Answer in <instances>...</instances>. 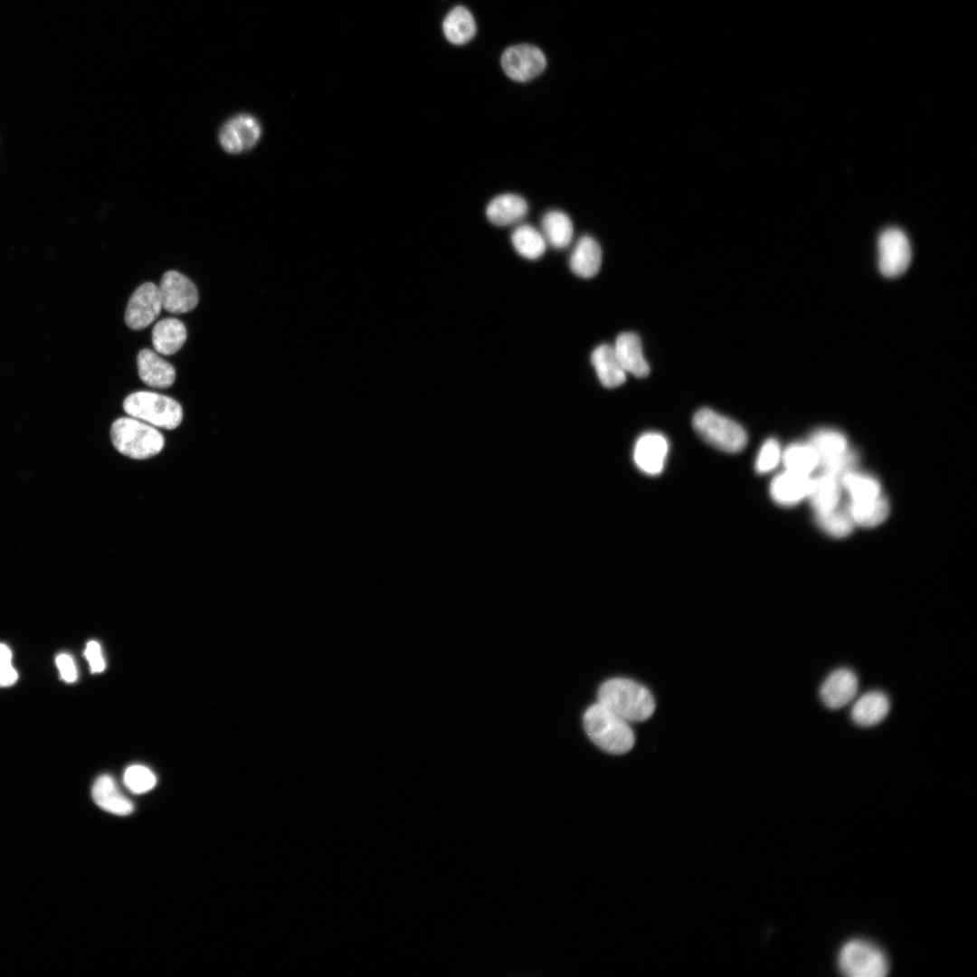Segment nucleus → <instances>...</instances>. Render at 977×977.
<instances>
[{"label":"nucleus","instance_id":"obj_28","mask_svg":"<svg viewBox=\"0 0 977 977\" xmlns=\"http://www.w3.org/2000/svg\"><path fill=\"white\" fill-rule=\"evenodd\" d=\"M511 242L517 252L527 260H537L545 251L546 242L541 232L530 224H520L511 234Z\"/></svg>","mask_w":977,"mask_h":977},{"label":"nucleus","instance_id":"obj_14","mask_svg":"<svg viewBox=\"0 0 977 977\" xmlns=\"http://www.w3.org/2000/svg\"><path fill=\"white\" fill-rule=\"evenodd\" d=\"M811 486V477L785 470L772 480L770 495L781 506H794L808 497Z\"/></svg>","mask_w":977,"mask_h":977},{"label":"nucleus","instance_id":"obj_3","mask_svg":"<svg viewBox=\"0 0 977 977\" xmlns=\"http://www.w3.org/2000/svg\"><path fill=\"white\" fill-rule=\"evenodd\" d=\"M110 438L120 454L133 460L152 458L165 446V438L157 428L131 416L114 421Z\"/></svg>","mask_w":977,"mask_h":977},{"label":"nucleus","instance_id":"obj_10","mask_svg":"<svg viewBox=\"0 0 977 977\" xmlns=\"http://www.w3.org/2000/svg\"><path fill=\"white\" fill-rule=\"evenodd\" d=\"M261 135V128L258 119L242 113L232 117L222 126L219 141L226 152L238 154L251 149Z\"/></svg>","mask_w":977,"mask_h":977},{"label":"nucleus","instance_id":"obj_34","mask_svg":"<svg viewBox=\"0 0 977 977\" xmlns=\"http://www.w3.org/2000/svg\"><path fill=\"white\" fill-rule=\"evenodd\" d=\"M782 449L775 439H768L762 445L755 460V470L760 474L767 473L782 461Z\"/></svg>","mask_w":977,"mask_h":977},{"label":"nucleus","instance_id":"obj_13","mask_svg":"<svg viewBox=\"0 0 977 977\" xmlns=\"http://www.w3.org/2000/svg\"><path fill=\"white\" fill-rule=\"evenodd\" d=\"M857 690V676L852 670L842 668L834 670L825 679L820 689V697L826 707L837 709L848 704Z\"/></svg>","mask_w":977,"mask_h":977},{"label":"nucleus","instance_id":"obj_32","mask_svg":"<svg viewBox=\"0 0 977 977\" xmlns=\"http://www.w3.org/2000/svg\"><path fill=\"white\" fill-rule=\"evenodd\" d=\"M123 782L130 792L141 794L155 787L157 778L154 773L147 766L133 764L125 770Z\"/></svg>","mask_w":977,"mask_h":977},{"label":"nucleus","instance_id":"obj_23","mask_svg":"<svg viewBox=\"0 0 977 977\" xmlns=\"http://www.w3.org/2000/svg\"><path fill=\"white\" fill-rule=\"evenodd\" d=\"M889 711V700L887 697L878 691L864 694L859 697L851 709V718L858 726H871L880 721Z\"/></svg>","mask_w":977,"mask_h":977},{"label":"nucleus","instance_id":"obj_27","mask_svg":"<svg viewBox=\"0 0 977 977\" xmlns=\"http://www.w3.org/2000/svg\"><path fill=\"white\" fill-rule=\"evenodd\" d=\"M782 462L786 470L810 476L818 469L820 457L809 442L792 443L782 452Z\"/></svg>","mask_w":977,"mask_h":977},{"label":"nucleus","instance_id":"obj_25","mask_svg":"<svg viewBox=\"0 0 977 977\" xmlns=\"http://www.w3.org/2000/svg\"><path fill=\"white\" fill-rule=\"evenodd\" d=\"M847 507L855 525L863 527L882 524L890 513L889 502L882 494L870 499L849 501Z\"/></svg>","mask_w":977,"mask_h":977},{"label":"nucleus","instance_id":"obj_37","mask_svg":"<svg viewBox=\"0 0 977 977\" xmlns=\"http://www.w3.org/2000/svg\"><path fill=\"white\" fill-rule=\"evenodd\" d=\"M56 665L60 671L61 678L65 682H74L77 679V669L73 659L65 653H62L56 658Z\"/></svg>","mask_w":977,"mask_h":977},{"label":"nucleus","instance_id":"obj_24","mask_svg":"<svg viewBox=\"0 0 977 977\" xmlns=\"http://www.w3.org/2000/svg\"><path fill=\"white\" fill-rule=\"evenodd\" d=\"M541 232L553 248H566L574 236V225L570 217L560 210L546 212L541 220Z\"/></svg>","mask_w":977,"mask_h":977},{"label":"nucleus","instance_id":"obj_8","mask_svg":"<svg viewBox=\"0 0 977 977\" xmlns=\"http://www.w3.org/2000/svg\"><path fill=\"white\" fill-rule=\"evenodd\" d=\"M504 72L516 81H527L543 72L546 59L535 45L521 43L508 47L501 56Z\"/></svg>","mask_w":977,"mask_h":977},{"label":"nucleus","instance_id":"obj_31","mask_svg":"<svg viewBox=\"0 0 977 977\" xmlns=\"http://www.w3.org/2000/svg\"><path fill=\"white\" fill-rule=\"evenodd\" d=\"M808 442L817 451L820 461L839 455L849 448L847 437L833 429L817 430L810 436Z\"/></svg>","mask_w":977,"mask_h":977},{"label":"nucleus","instance_id":"obj_5","mask_svg":"<svg viewBox=\"0 0 977 977\" xmlns=\"http://www.w3.org/2000/svg\"><path fill=\"white\" fill-rule=\"evenodd\" d=\"M693 427L705 441L726 452H738L747 442L746 432L741 425L709 408L695 413Z\"/></svg>","mask_w":977,"mask_h":977},{"label":"nucleus","instance_id":"obj_26","mask_svg":"<svg viewBox=\"0 0 977 977\" xmlns=\"http://www.w3.org/2000/svg\"><path fill=\"white\" fill-rule=\"evenodd\" d=\"M476 23L471 13L464 6L452 8L445 16L442 31L447 40L453 44H464L476 33Z\"/></svg>","mask_w":977,"mask_h":977},{"label":"nucleus","instance_id":"obj_33","mask_svg":"<svg viewBox=\"0 0 977 977\" xmlns=\"http://www.w3.org/2000/svg\"><path fill=\"white\" fill-rule=\"evenodd\" d=\"M858 463V452L849 448L839 455L820 461L818 469L821 470V473L830 475L840 481L844 475L855 470Z\"/></svg>","mask_w":977,"mask_h":977},{"label":"nucleus","instance_id":"obj_6","mask_svg":"<svg viewBox=\"0 0 977 977\" xmlns=\"http://www.w3.org/2000/svg\"><path fill=\"white\" fill-rule=\"evenodd\" d=\"M838 966L843 974L850 977H883L889 970L884 952L862 939L850 940L840 948Z\"/></svg>","mask_w":977,"mask_h":977},{"label":"nucleus","instance_id":"obj_35","mask_svg":"<svg viewBox=\"0 0 977 977\" xmlns=\"http://www.w3.org/2000/svg\"><path fill=\"white\" fill-rule=\"evenodd\" d=\"M17 672L12 664L10 649L0 643V687H9L17 680Z\"/></svg>","mask_w":977,"mask_h":977},{"label":"nucleus","instance_id":"obj_36","mask_svg":"<svg viewBox=\"0 0 977 977\" xmlns=\"http://www.w3.org/2000/svg\"><path fill=\"white\" fill-rule=\"evenodd\" d=\"M84 655L92 673H99L105 669V660L100 644L95 640L87 643Z\"/></svg>","mask_w":977,"mask_h":977},{"label":"nucleus","instance_id":"obj_17","mask_svg":"<svg viewBox=\"0 0 977 977\" xmlns=\"http://www.w3.org/2000/svg\"><path fill=\"white\" fill-rule=\"evenodd\" d=\"M615 354L626 373L645 377L650 366L644 357L640 338L632 332L620 334L613 346Z\"/></svg>","mask_w":977,"mask_h":977},{"label":"nucleus","instance_id":"obj_18","mask_svg":"<svg viewBox=\"0 0 977 977\" xmlns=\"http://www.w3.org/2000/svg\"><path fill=\"white\" fill-rule=\"evenodd\" d=\"M602 265V249L591 236L583 235L574 244L569 258L571 270L577 276L589 279L595 276Z\"/></svg>","mask_w":977,"mask_h":977},{"label":"nucleus","instance_id":"obj_29","mask_svg":"<svg viewBox=\"0 0 977 977\" xmlns=\"http://www.w3.org/2000/svg\"><path fill=\"white\" fill-rule=\"evenodd\" d=\"M840 485L849 494L850 501L870 499L881 495L880 483L875 477L855 470L844 475Z\"/></svg>","mask_w":977,"mask_h":977},{"label":"nucleus","instance_id":"obj_1","mask_svg":"<svg viewBox=\"0 0 977 977\" xmlns=\"http://www.w3.org/2000/svg\"><path fill=\"white\" fill-rule=\"evenodd\" d=\"M598 702L632 722L645 721L655 710V700L650 690L629 678H614L604 681L597 692Z\"/></svg>","mask_w":977,"mask_h":977},{"label":"nucleus","instance_id":"obj_7","mask_svg":"<svg viewBox=\"0 0 977 977\" xmlns=\"http://www.w3.org/2000/svg\"><path fill=\"white\" fill-rule=\"evenodd\" d=\"M878 267L887 277L901 275L909 266L912 251L906 235L897 228L885 230L878 238Z\"/></svg>","mask_w":977,"mask_h":977},{"label":"nucleus","instance_id":"obj_15","mask_svg":"<svg viewBox=\"0 0 977 977\" xmlns=\"http://www.w3.org/2000/svg\"><path fill=\"white\" fill-rule=\"evenodd\" d=\"M137 365L140 379L148 386L167 388L175 382L174 366L150 349L145 348L138 353Z\"/></svg>","mask_w":977,"mask_h":977},{"label":"nucleus","instance_id":"obj_12","mask_svg":"<svg viewBox=\"0 0 977 977\" xmlns=\"http://www.w3.org/2000/svg\"><path fill=\"white\" fill-rule=\"evenodd\" d=\"M669 451L667 439L658 432H648L636 441L633 459L637 467L648 475L659 474Z\"/></svg>","mask_w":977,"mask_h":977},{"label":"nucleus","instance_id":"obj_4","mask_svg":"<svg viewBox=\"0 0 977 977\" xmlns=\"http://www.w3.org/2000/svg\"><path fill=\"white\" fill-rule=\"evenodd\" d=\"M125 412L131 417L156 428L175 429L182 422V406L173 398L152 392L130 394L123 402Z\"/></svg>","mask_w":977,"mask_h":977},{"label":"nucleus","instance_id":"obj_9","mask_svg":"<svg viewBox=\"0 0 977 977\" xmlns=\"http://www.w3.org/2000/svg\"><path fill=\"white\" fill-rule=\"evenodd\" d=\"M162 308L174 314L194 309L198 303V291L194 284L176 270L166 272L158 287Z\"/></svg>","mask_w":977,"mask_h":977},{"label":"nucleus","instance_id":"obj_20","mask_svg":"<svg viewBox=\"0 0 977 977\" xmlns=\"http://www.w3.org/2000/svg\"><path fill=\"white\" fill-rule=\"evenodd\" d=\"M591 362L601 384L607 388L621 385L626 380V372L621 365L612 346L602 344L592 353Z\"/></svg>","mask_w":977,"mask_h":977},{"label":"nucleus","instance_id":"obj_2","mask_svg":"<svg viewBox=\"0 0 977 977\" xmlns=\"http://www.w3.org/2000/svg\"><path fill=\"white\" fill-rule=\"evenodd\" d=\"M583 723L592 742L606 753L622 754L635 744L628 721L598 701L585 710Z\"/></svg>","mask_w":977,"mask_h":977},{"label":"nucleus","instance_id":"obj_22","mask_svg":"<svg viewBox=\"0 0 977 977\" xmlns=\"http://www.w3.org/2000/svg\"><path fill=\"white\" fill-rule=\"evenodd\" d=\"M840 481L836 478L821 473L811 478L809 498L815 514L829 511L839 505L841 497Z\"/></svg>","mask_w":977,"mask_h":977},{"label":"nucleus","instance_id":"obj_21","mask_svg":"<svg viewBox=\"0 0 977 977\" xmlns=\"http://www.w3.org/2000/svg\"><path fill=\"white\" fill-rule=\"evenodd\" d=\"M187 333L183 322L174 318L158 321L152 330L155 350L165 356L176 353L185 344Z\"/></svg>","mask_w":977,"mask_h":977},{"label":"nucleus","instance_id":"obj_11","mask_svg":"<svg viewBox=\"0 0 977 977\" xmlns=\"http://www.w3.org/2000/svg\"><path fill=\"white\" fill-rule=\"evenodd\" d=\"M161 308L158 287L153 282L143 283L133 292L128 302L126 324L134 330L143 329L159 316Z\"/></svg>","mask_w":977,"mask_h":977},{"label":"nucleus","instance_id":"obj_30","mask_svg":"<svg viewBox=\"0 0 977 977\" xmlns=\"http://www.w3.org/2000/svg\"><path fill=\"white\" fill-rule=\"evenodd\" d=\"M815 520L827 535L838 538L849 536L855 526L848 507L839 505L829 511L816 514Z\"/></svg>","mask_w":977,"mask_h":977},{"label":"nucleus","instance_id":"obj_19","mask_svg":"<svg viewBox=\"0 0 977 977\" xmlns=\"http://www.w3.org/2000/svg\"><path fill=\"white\" fill-rule=\"evenodd\" d=\"M91 795L100 808L110 813L126 816L134 810L133 803L120 792L109 775H100L96 779Z\"/></svg>","mask_w":977,"mask_h":977},{"label":"nucleus","instance_id":"obj_16","mask_svg":"<svg viewBox=\"0 0 977 977\" xmlns=\"http://www.w3.org/2000/svg\"><path fill=\"white\" fill-rule=\"evenodd\" d=\"M528 212L526 201L516 194H501L487 205L486 215L497 226H508L523 220Z\"/></svg>","mask_w":977,"mask_h":977}]
</instances>
